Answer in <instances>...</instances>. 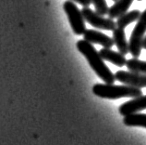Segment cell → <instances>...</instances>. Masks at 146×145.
I'll return each mask as SVG.
<instances>
[{"label":"cell","instance_id":"1","mask_svg":"<svg viewBox=\"0 0 146 145\" xmlns=\"http://www.w3.org/2000/svg\"><path fill=\"white\" fill-rule=\"evenodd\" d=\"M76 47L77 49L86 58L92 69L104 82L106 84H114V82L116 81L115 75L106 66L102 57L100 56L99 51L95 49L93 44L82 39L77 42Z\"/></svg>","mask_w":146,"mask_h":145},{"label":"cell","instance_id":"2","mask_svg":"<svg viewBox=\"0 0 146 145\" xmlns=\"http://www.w3.org/2000/svg\"><path fill=\"white\" fill-rule=\"evenodd\" d=\"M93 93L103 99L117 100L120 98H137L143 95V91L138 87L114 84H95L93 87Z\"/></svg>","mask_w":146,"mask_h":145},{"label":"cell","instance_id":"3","mask_svg":"<svg viewBox=\"0 0 146 145\" xmlns=\"http://www.w3.org/2000/svg\"><path fill=\"white\" fill-rule=\"evenodd\" d=\"M146 33V9L141 12V17L137 21V23L129 37V49L133 58H139L143 49V41Z\"/></svg>","mask_w":146,"mask_h":145},{"label":"cell","instance_id":"4","mask_svg":"<svg viewBox=\"0 0 146 145\" xmlns=\"http://www.w3.org/2000/svg\"><path fill=\"white\" fill-rule=\"evenodd\" d=\"M64 11L66 12L68 21L71 26L73 33L77 36H82L86 31L85 20L83 18L82 10L76 6V4L70 0H67L63 5Z\"/></svg>","mask_w":146,"mask_h":145},{"label":"cell","instance_id":"5","mask_svg":"<svg viewBox=\"0 0 146 145\" xmlns=\"http://www.w3.org/2000/svg\"><path fill=\"white\" fill-rule=\"evenodd\" d=\"M82 13L85 21H87L88 23L96 29L113 32L117 28V22L113 19L105 18L102 15L94 11L93 9H91L89 7H83L82 9Z\"/></svg>","mask_w":146,"mask_h":145},{"label":"cell","instance_id":"6","mask_svg":"<svg viewBox=\"0 0 146 145\" xmlns=\"http://www.w3.org/2000/svg\"><path fill=\"white\" fill-rule=\"evenodd\" d=\"M115 78L127 86L138 87V89L146 87V75L119 70L115 74Z\"/></svg>","mask_w":146,"mask_h":145},{"label":"cell","instance_id":"7","mask_svg":"<svg viewBox=\"0 0 146 145\" xmlns=\"http://www.w3.org/2000/svg\"><path fill=\"white\" fill-rule=\"evenodd\" d=\"M84 40L89 42L91 44H97L101 45L103 48H111L115 45L113 38L106 36V34H104L97 30L93 29H88L83 34Z\"/></svg>","mask_w":146,"mask_h":145},{"label":"cell","instance_id":"8","mask_svg":"<svg viewBox=\"0 0 146 145\" xmlns=\"http://www.w3.org/2000/svg\"><path fill=\"white\" fill-rule=\"evenodd\" d=\"M146 109V95H141L140 97L134 98L129 101L124 102L118 108V112L123 116H127L129 114L139 113L141 111Z\"/></svg>","mask_w":146,"mask_h":145},{"label":"cell","instance_id":"9","mask_svg":"<svg viewBox=\"0 0 146 145\" xmlns=\"http://www.w3.org/2000/svg\"><path fill=\"white\" fill-rule=\"evenodd\" d=\"M99 54L104 60H107V62L113 63L114 65L117 67H122L126 65L127 60L125 58V55L121 54L120 52L114 51L111 48H103L100 49Z\"/></svg>","mask_w":146,"mask_h":145},{"label":"cell","instance_id":"10","mask_svg":"<svg viewBox=\"0 0 146 145\" xmlns=\"http://www.w3.org/2000/svg\"><path fill=\"white\" fill-rule=\"evenodd\" d=\"M133 1L134 0H117L113 6L109 7L108 13H107L108 17L114 20V19H117L121 15L128 12V9L131 6Z\"/></svg>","mask_w":146,"mask_h":145},{"label":"cell","instance_id":"11","mask_svg":"<svg viewBox=\"0 0 146 145\" xmlns=\"http://www.w3.org/2000/svg\"><path fill=\"white\" fill-rule=\"evenodd\" d=\"M113 40L114 44L117 46L118 52H120L123 55H127L129 53V42L127 41L126 35L124 29L117 27L113 31Z\"/></svg>","mask_w":146,"mask_h":145},{"label":"cell","instance_id":"12","mask_svg":"<svg viewBox=\"0 0 146 145\" xmlns=\"http://www.w3.org/2000/svg\"><path fill=\"white\" fill-rule=\"evenodd\" d=\"M141 12L138 9H133L129 12H126L123 15H121L120 17H118L117 19V27L125 29L127 26L129 25L130 23H132L134 21H137L139 20V18L141 17Z\"/></svg>","mask_w":146,"mask_h":145},{"label":"cell","instance_id":"13","mask_svg":"<svg viewBox=\"0 0 146 145\" xmlns=\"http://www.w3.org/2000/svg\"><path fill=\"white\" fill-rule=\"evenodd\" d=\"M123 123L127 127H141L146 128V113H132L124 116Z\"/></svg>","mask_w":146,"mask_h":145},{"label":"cell","instance_id":"14","mask_svg":"<svg viewBox=\"0 0 146 145\" xmlns=\"http://www.w3.org/2000/svg\"><path fill=\"white\" fill-rule=\"evenodd\" d=\"M126 67L128 68L129 72L146 75V62L141 60L138 58H133L127 60Z\"/></svg>","mask_w":146,"mask_h":145},{"label":"cell","instance_id":"15","mask_svg":"<svg viewBox=\"0 0 146 145\" xmlns=\"http://www.w3.org/2000/svg\"><path fill=\"white\" fill-rule=\"evenodd\" d=\"M91 1H92V4L94 6L95 12L102 15V16L107 15L109 7L107 6L106 0H91Z\"/></svg>","mask_w":146,"mask_h":145},{"label":"cell","instance_id":"16","mask_svg":"<svg viewBox=\"0 0 146 145\" xmlns=\"http://www.w3.org/2000/svg\"><path fill=\"white\" fill-rule=\"evenodd\" d=\"M70 1H72V2H76V3H79L80 5H82L83 7H88L91 4H92V1L91 0H70Z\"/></svg>","mask_w":146,"mask_h":145},{"label":"cell","instance_id":"17","mask_svg":"<svg viewBox=\"0 0 146 145\" xmlns=\"http://www.w3.org/2000/svg\"><path fill=\"white\" fill-rule=\"evenodd\" d=\"M143 48L146 49V36H144L143 41Z\"/></svg>","mask_w":146,"mask_h":145},{"label":"cell","instance_id":"18","mask_svg":"<svg viewBox=\"0 0 146 145\" xmlns=\"http://www.w3.org/2000/svg\"><path fill=\"white\" fill-rule=\"evenodd\" d=\"M112 1H115V2H116V1H117V0H112Z\"/></svg>","mask_w":146,"mask_h":145},{"label":"cell","instance_id":"19","mask_svg":"<svg viewBox=\"0 0 146 145\" xmlns=\"http://www.w3.org/2000/svg\"><path fill=\"white\" fill-rule=\"evenodd\" d=\"M138 1H143V0H138Z\"/></svg>","mask_w":146,"mask_h":145}]
</instances>
